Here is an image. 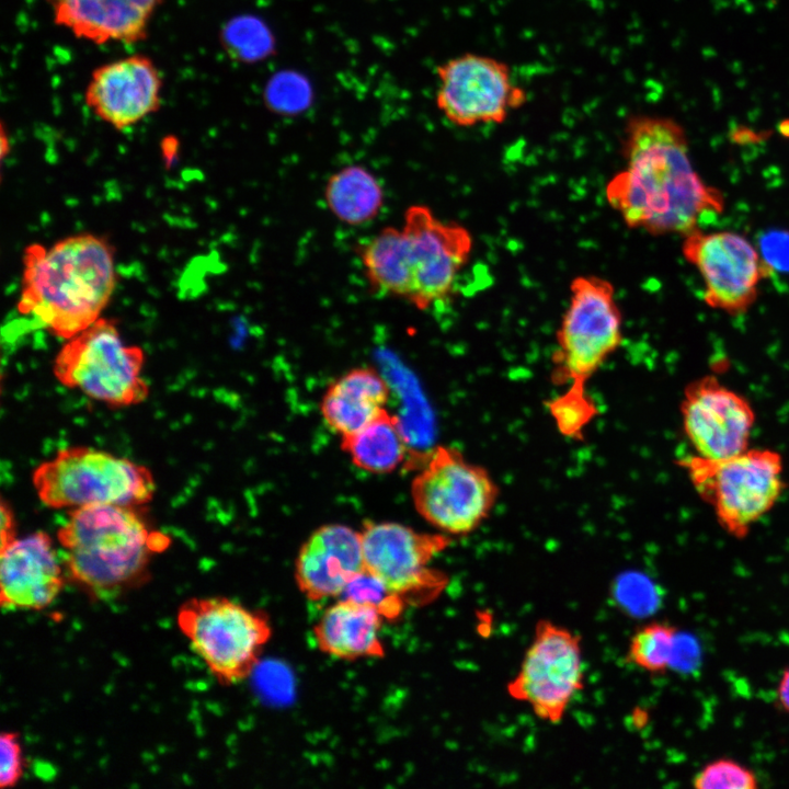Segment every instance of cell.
<instances>
[{"instance_id":"obj_1","label":"cell","mask_w":789,"mask_h":789,"mask_svg":"<svg viewBox=\"0 0 789 789\" xmlns=\"http://www.w3.org/2000/svg\"><path fill=\"white\" fill-rule=\"evenodd\" d=\"M625 168L606 186L608 204L625 224L652 236H686L724 208L690 160L684 127L662 115L633 114L624 127Z\"/></svg>"},{"instance_id":"obj_2","label":"cell","mask_w":789,"mask_h":789,"mask_svg":"<svg viewBox=\"0 0 789 789\" xmlns=\"http://www.w3.org/2000/svg\"><path fill=\"white\" fill-rule=\"evenodd\" d=\"M471 250L467 228L415 204L404 210L402 227H384L357 253L375 294L426 310L449 296Z\"/></svg>"},{"instance_id":"obj_3","label":"cell","mask_w":789,"mask_h":789,"mask_svg":"<svg viewBox=\"0 0 789 789\" xmlns=\"http://www.w3.org/2000/svg\"><path fill=\"white\" fill-rule=\"evenodd\" d=\"M115 285L114 249L107 239L79 233L49 248L33 243L23 255L18 311L68 340L101 318Z\"/></svg>"},{"instance_id":"obj_4","label":"cell","mask_w":789,"mask_h":789,"mask_svg":"<svg viewBox=\"0 0 789 789\" xmlns=\"http://www.w3.org/2000/svg\"><path fill=\"white\" fill-rule=\"evenodd\" d=\"M140 506L96 504L69 512L57 531L67 579L94 601H110L149 580L153 556L170 538L151 528Z\"/></svg>"},{"instance_id":"obj_5","label":"cell","mask_w":789,"mask_h":789,"mask_svg":"<svg viewBox=\"0 0 789 789\" xmlns=\"http://www.w3.org/2000/svg\"><path fill=\"white\" fill-rule=\"evenodd\" d=\"M678 464L719 525L735 538L750 533L785 488L781 455L769 448H747L720 459L691 455Z\"/></svg>"},{"instance_id":"obj_6","label":"cell","mask_w":789,"mask_h":789,"mask_svg":"<svg viewBox=\"0 0 789 789\" xmlns=\"http://www.w3.org/2000/svg\"><path fill=\"white\" fill-rule=\"evenodd\" d=\"M39 500L53 508L96 504L141 506L156 491L151 471L127 458L91 447L60 449L33 472Z\"/></svg>"},{"instance_id":"obj_7","label":"cell","mask_w":789,"mask_h":789,"mask_svg":"<svg viewBox=\"0 0 789 789\" xmlns=\"http://www.w3.org/2000/svg\"><path fill=\"white\" fill-rule=\"evenodd\" d=\"M192 650L221 685L248 678L272 637L268 616L222 596L192 597L176 615Z\"/></svg>"},{"instance_id":"obj_8","label":"cell","mask_w":789,"mask_h":789,"mask_svg":"<svg viewBox=\"0 0 789 789\" xmlns=\"http://www.w3.org/2000/svg\"><path fill=\"white\" fill-rule=\"evenodd\" d=\"M141 347L127 345L113 319L99 318L68 339L58 352L53 371L60 384L76 388L112 408L138 404L149 387L141 377Z\"/></svg>"},{"instance_id":"obj_9","label":"cell","mask_w":789,"mask_h":789,"mask_svg":"<svg viewBox=\"0 0 789 789\" xmlns=\"http://www.w3.org/2000/svg\"><path fill=\"white\" fill-rule=\"evenodd\" d=\"M411 482L419 515L447 536L474 531L490 515L499 488L490 473L450 446L424 453Z\"/></svg>"},{"instance_id":"obj_10","label":"cell","mask_w":789,"mask_h":789,"mask_svg":"<svg viewBox=\"0 0 789 789\" xmlns=\"http://www.w3.org/2000/svg\"><path fill=\"white\" fill-rule=\"evenodd\" d=\"M557 332L554 380L585 392L584 386L622 342V315L613 284L599 276H578Z\"/></svg>"},{"instance_id":"obj_11","label":"cell","mask_w":789,"mask_h":789,"mask_svg":"<svg viewBox=\"0 0 789 789\" xmlns=\"http://www.w3.org/2000/svg\"><path fill=\"white\" fill-rule=\"evenodd\" d=\"M583 686L580 636L550 620H539L519 670L507 684L508 695L527 704L540 720L556 724Z\"/></svg>"},{"instance_id":"obj_12","label":"cell","mask_w":789,"mask_h":789,"mask_svg":"<svg viewBox=\"0 0 789 789\" xmlns=\"http://www.w3.org/2000/svg\"><path fill=\"white\" fill-rule=\"evenodd\" d=\"M435 104L458 127L501 124L527 102L511 66L493 56L464 53L436 68Z\"/></svg>"},{"instance_id":"obj_13","label":"cell","mask_w":789,"mask_h":789,"mask_svg":"<svg viewBox=\"0 0 789 789\" xmlns=\"http://www.w3.org/2000/svg\"><path fill=\"white\" fill-rule=\"evenodd\" d=\"M683 256L700 274L704 300L730 316L748 311L770 266L743 236L697 228L683 237Z\"/></svg>"},{"instance_id":"obj_14","label":"cell","mask_w":789,"mask_h":789,"mask_svg":"<svg viewBox=\"0 0 789 789\" xmlns=\"http://www.w3.org/2000/svg\"><path fill=\"white\" fill-rule=\"evenodd\" d=\"M365 570L401 596L438 592L445 575L431 561L450 542L445 534L418 531L396 522L366 521L359 530Z\"/></svg>"},{"instance_id":"obj_15","label":"cell","mask_w":789,"mask_h":789,"mask_svg":"<svg viewBox=\"0 0 789 789\" xmlns=\"http://www.w3.org/2000/svg\"><path fill=\"white\" fill-rule=\"evenodd\" d=\"M681 414L696 455L720 459L748 448L754 410L742 395L716 377L698 378L685 388Z\"/></svg>"},{"instance_id":"obj_16","label":"cell","mask_w":789,"mask_h":789,"mask_svg":"<svg viewBox=\"0 0 789 789\" xmlns=\"http://www.w3.org/2000/svg\"><path fill=\"white\" fill-rule=\"evenodd\" d=\"M162 77L146 55H130L95 68L84 93L88 107L116 129L136 125L161 105Z\"/></svg>"},{"instance_id":"obj_17","label":"cell","mask_w":789,"mask_h":789,"mask_svg":"<svg viewBox=\"0 0 789 789\" xmlns=\"http://www.w3.org/2000/svg\"><path fill=\"white\" fill-rule=\"evenodd\" d=\"M67 575L48 534L35 531L0 548V604L7 610H41L60 594Z\"/></svg>"},{"instance_id":"obj_18","label":"cell","mask_w":789,"mask_h":789,"mask_svg":"<svg viewBox=\"0 0 789 789\" xmlns=\"http://www.w3.org/2000/svg\"><path fill=\"white\" fill-rule=\"evenodd\" d=\"M365 571L359 531L343 524L315 529L300 546L295 581L311 602L340 598L351 581Z\"/></svg>"},{"instance_id":"obj_19","label":"cell","mask_w":789,"mask_h":789,"mask_svg":"<svg viewBox=\"0 0 789 789\" xmlns=\"http://www.w3.org/2000/svg\"><path fill=\"white\" fill-rule=\"evenodd\" d=\"M55 23L94 44L144 39L162 0H47Z\"/></svg>"},{"instance_id":"obj_20","label":"cell","mask_w":789,"mask_h":789,"mask_svg":"<svg viewBox=\"0 0 789 789\" xmlns=\"http://www.w3.org/2000/svg\"><path fill=\"white\" fill-rule=\"evenodd\" d=\"M384 619L374 606L340 597L313 628L317 647L322 653L345 661L384 658L386 651L380 639Z\"/></svg>"},{"instance_id":"obj_21","label":"cell","mask_w":789,"mask_h":789,"mask_svg":"<svg viewBox=\"0 0 789 789\" xmlns=\"http://www.w3.org/2000/svg\"><path fill=\"white\" fill-rule=\"evenodd\" d=\"M389 398L390 386L376 368L356 367L329 385L320 401V413L324 423L343 437L379 416Z\"/></svg>"},{"instance_id":"obj_22","label":"cell","mask_w":789,"mask_h":789,"mask_svg":"<svg viewBox=\"0 0 789 789\" xmlns=\"http://www.w3.org/2000/svg\"><path fill=\"white\" fill-rule=\"evenodd\" d=\"M341 448L356 468L374 474L391 473L404 465L415 469L423 455L410 448L400 419L387 409L359 431L341 437Z\"/></svg>"},{"instance_id":"obj_23","label":"cell","mask_w":789,"mask_h":789,"mask_svg":"<svg viewBox=\"0 0 789 789\" xmlns=\"http://www.w3.org/2000/svg\"><path fill=\"white\" fill-rule=\"evenodd\" d=\"M323 196L330 213L348 226L373 221L385 203L381 183L369 169L361 164H350L331 174Z\"/></svg>"},{"instance_id":"obj_24","label":"cell","mask_w":789,"mask_h":789,"mask_svg":"<svg viewBox=\"0 0 789 789\" xmlns=\"http://www.w3.org/2000/svg\"><path fill=\"white\" fill-rule=\"evenodd\" d=\"M677 640L676 628L666 621L641 626L630 638L627 660L637 667L654 674L671 666Z\"/></svg>"},{"instance_id":"obj_25","label":"cell","mask_w":789,"mask_h":789,"mask_svg":"<svg viewBox=\"0 0 789 789\" xmlns=\"http://www.w3.org/2000/svg\"><path fill=\"white\" fill-rule=\"evenodd\" d=\"M693 786L698 789H755L759 780L745 765L731 758H718L694 776Z\"/></svg>"},{"instance_id":"obj_26","label":"cell","mask_w":789,"mask_h":789,"mask_svg":"<svg viewBox=\"0 0 789 789\" xmlns=\"http://www.w3.org/2000/svg\"><path fill=\"white\" fill-rule=\"evenodd\" d=\"M341 597L371 605L387 619L397 618L404 605L401 596L392 593L366 570L351 581Z\"/></svg>"},{"instance_id":"obj_27","label":"cell","mask_w":789,"mask_h":789,"mask_svg":"<svg viewBox=\"0 0 789 789\" xmlns=\"http://www.w3.org/2000/svg\"><path fill=\"white\" fill-rule=\"evenodd\" d=\"M550 412L560 430L567 436L578 437L596 413L595 404L585 392L567 389L549 403Z\"/></svg>"},{"instance_id":"obj_28","label":"cell","mask_w":789,"mask_h":789,"mask_svg":"<svg viewBox=\"0 0 789 789\" xmlns=\"http://www.w3.org/2000/svg\"><path fill=\"white\" fill-rule=\"evenodd\" d=\"M23 774V755L19 734L2 732L0 735V787H14Z\"/></svg>"},{"instance_id":"obj_29","label":"cell","mask_w":789,"mask_h":789,"mask_svg":"<svg viewBox=\"0 0 789 789\" xmlns=\"http://www.w3.org/2000/svg\"><path fill=\"white\" fill-rule=\"evenodd\" d=\"M764 260L769 266L789 268V237L788 236H770L765 242Z\"/></svg>"},{"instance_id":"obj_30","label":"cell","mask_w":789,"mask_h":789,"mask_svg":"<svg viewBox=\"0 0 789 789\" xmlns=\"http://www.w3.org/2000/svg\"><path fill=\"white\" fill-rule=\"evenodd\" d=\"M16 538L15 536V522H14V515L12 513V510L10 508L9 504L2 500L1 501V547L7 546L12 540Z\"/></svg>"},{"instance_id":"obj_31","label":"cell","mask_w":789,"mask_h":789,"mask_svg":"<svg viewBox=\"0 0 789 789\" xmlns=\"http://www.w3.org/2000/svg\"><path fill=\"white\" fill-rule=\"evenodd\" d=\"M776 701L779 708L789 714V667H787L776 688Z\"/></svg>"},{"instance_id":"obj_32","label":"cell","mask_w":789,"mask_h":789,"mask_svg":"<svg viewBox=\"0 0 789 789\" xmlns=\"http://www.w3.org/2000/svg\"><path fill=\"white\" fill-rule=\"evenodd\" d=\"M162 157L165 161V165L170 167L178 157L179 141L174 137H168L162 141Z\"/></svg>"},{"instance_id":"obj_33","label":"cell","mask_w":789,"mask_h":789,"mask_svg":"<svg viewBox=\"0 0 789 789\" xmlns=\"http://www.w3.org/2000/svg\"><path fill=\"white\" fill-rule=\"evenodd\" d=\"M9 151V140L5 135V130L1 128V158L3 159Z\"/></svg>"}]
</instances>
